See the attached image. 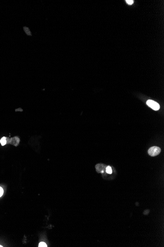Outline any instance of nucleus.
Masks as SVG:
<instances>
[{
  "instance_id": "obj_1",
  "label": "nucleus",
  "mask_w": 164,
  "mask_h": 247,
  "mask_svg": "<svg viewBox=\"0 0 164 247\" xmlns=\"http://www.w3.org/2000/svg\"><path fill=\"white\" fill-rule=\"evenodd\" d=\"M161 152V148L158 146H154L151 147L148 150V153L151 156L158 155Z\"/></svg>"
},
{
  "instance_id": "obj_2",
  "label": "nucleus",
  "mask_w": 164,
  "mask_h": 247,
  "mask_svg": "<svg viewBox=\"0 0 164 247\" xmlns=\"http://www.w3.org/2000/svg\"><path fill=\"white\" fill-rule=\"evenodd\" d=\"M146 104L149 107H150L151 108H152L155 110H157L160 108L159 104L153 100H147V101L146 102Z\"/></svg>"
},
{
  "instance_id": "obj_3",
  "label": "nucleus",
  "mask_w": 164,
  "mask_h": 247,
  "mask_svg": "<svg viewBox=\"0 0 164 247\" xmlns=\"http://www.w3.org/2000/svg\"><path fill=\"white\" fill-rule=\"evenodd\" d=\"M6 141L7 143L8 142L10 144H12L15 146H17L20 142V139L18 137H14L10 139L6 138Z\"/></svg>"
},
{
  "instance_id": "obj_4",
  "label": "nucleus",
  "mask_w": 164,
  "mask_h": 247,
  "mask_svg": "<svg viewBox=\"0 0 164 247\" xmlns=\"http://www.w3.org/2000/svg\"><path fill=\"white\" fill-rule=\"evenodd\" d=\"M24 31L26 33V34L27 35H29V36H31L32 35V34H31V32L30 30V29H29L28 27H25L24 28Z\"/></svg>"
},
{
  "instance_id": "obj_5",
  "label": "nucleus",
  "mask_w": 164,
  "mask_h": 247,
  "mask_svg": "<svg viewBox=\"0 0 164 247\" xmlns=\"http://www.w3.org/2000/svg\"><path fill=\"white\" fill-rule=\"evenodd\" d=\"M0 142L1 143V145H4L7 143V141H6V138L5 137H3L0 140Z\"/></svg>"
},
{
  "instance_id": "obj_6",
  "label": "nucleus",
  "mask_w": 164,
  "mask_h": 247,
  "mask_svg": "<svg viewBox=\"0 0 164 247\" xmlns=\"http://www.w3.org/2000/svg\"><path fill=\"white\" fill-rule=\"evenodd\" d=\"M106 171L108 174H111L112 173V169L110 166H108L106 168Z\"/></svg>"
},
{
  "instance_id": "obj_7",
  "label": "nucleus",
  "mask_w": 164,
  "mask_h": 247,
  "mask_svg": "<svg viewBox=\"0 0 164 247\" xmlns=\"http://www.w3.org/2000/svg\"><path fill=\"white\" fill-rule=\"evenodd\" d=\"M38 247H47V245H46V244L44 242H40L38 245Z\"/></svg>"
},
{
  "instance_id": "obj_8",
  "label": "nucleus",
  "mask_w": 164,
  "mask_h": 247,
  "mask_svg": "<svg viewBox=\"0 0 164 247\" xmlns=\"http://www.w3.org/2000/svg\"><path fill=\"white\" fill-rule=\"evenodd\" d=\"M126 1L128 4H130V5L132 4L134 2V0H126Z\"/></svg>"
},
{
  "instance_id": "obj_9",
  "label": "nucleus",
  "mask_w": 164,
  "mask_h": 247,
  "mask_svg": "<svg viewBox=\"0 0 164 247\" xmlns=\"http://www.w3.org/2000/svg\"><path fill=\"white\" fill-rule=\"evenodd\" d=\"M3 189L1 187H0V197H1L2 196V195L3 194Z\"/></svg>"
},
{
  "instance_id": "obj_10",
  "label": "nucleus",
  "mask_w": 164,
  "mask_h": 247,
  "mask_svg": "<svg viewBox=\"0 0 164 247\" xmlns=\"http://www.w3.org/2000/svg\"><path fill=\"white\" fill-rule=\"evenodd\" d=\"M16 110V111H17V110H20V111H23V109H21V108H19V109H16V110Z\"/></svg>"
},
{
  "instance_id": "obj_11",
  "label": "nucleus",
  "mask_w": 164,
  "mask_h": 247,
  "mask_svg": "<svg viewBox=\"0 0 164 247\" xmlns=\"http://www.w3.org/2000/svg\"><path fill=\"white\" fill-rule=\"evenodd\" d=\"M0 247H2V246L1 245H0Z\"/></svg>"
}]
</instances>
